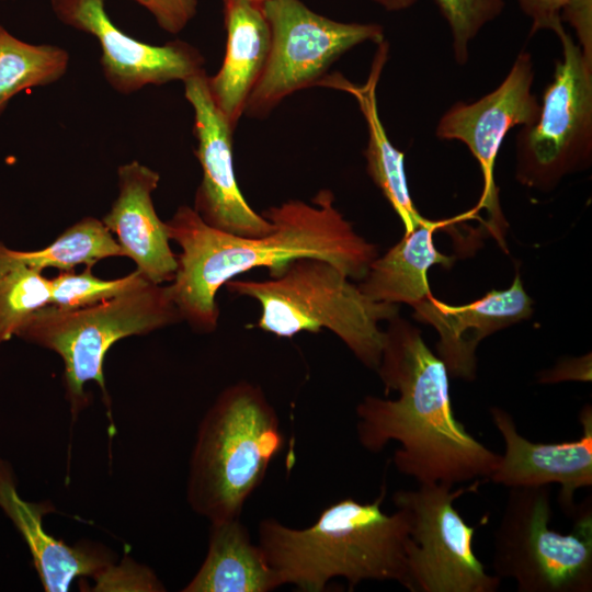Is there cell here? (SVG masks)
<instances>
[{
    "label": "cell",
    "instance_id": "cell-1",
    "mask_svg": "<svg viewBox=\"0 0 592 592\" xmlns=\"http://www.w3.org/2000/svg\"><path fill=\"white\" fill-rule=\"evenodd\" d=\"M334 202L332 191L322 189L310 203L288 200L271 206L262 215L273 229L254 237L215 229L193 207L180 206L166 225L170 240L181 248L168 286L182 320L200 332H213L218 326L220 287L239 274L296 258H319L350 280H363L378 248L355 232Z\"/></svg>",
    "mask_w": 592,
    "mask_h": 592
},
{
    "label": "cell",
    "instance_id": "cell-2",
    "mask_svg": "<svg viewBox=\"0 0 592 592\" xmlns=\"http://www.w3.org/2000/svg\"><path fill=\"white\" fill-rule=\"evenodd\" d=\"M377 373L386 395L366 396L356 407L361 445L380 452L399 442L394 465L418 483L489 480L501 455L473 436L454 415L449 375L443 361L425 344L420 330L398 316L388 320Z\"/></svg>",
    "mask_w": 592,
    "mask_h": 592
},
{
    "label": "cell",
    "instance_id": "cell-3",
    "mask_svg": "<svg viewBox=\"0 0 592 592\" xmlns=\"http://www.w3.org/2000/svg\"><path fill=\"white\" fill-rule=\"evenodd\" d=\"M386 492L384 485L373 502L337 501L305 528L263 520L258 545L281 584L319 592L340 577L350 590L365 580L396 581L407 589L409 514L402 508L384 513Z\"/></svg>",
    "mask_w": 592,
    "mask_h": 592
},
{
    "label": "cell",
    "instance_id": "cell-4",
    "mask_svg": "<svg viewBox=\"0 0 592 592\" xmlns=\"http://www.w3.org/2000/svg\"><path fill=\"white\" fill-rule=\"evenodd\" d=\"M227 289L255 299L257 327L280 338L300 332H333L366 367L377 371L386 332L383 320L398 316V305L376 301L332 263L301 257L269 269L262 281L232 278Z\"/></svg>",
    "mask_w": 592,
    "mask_h": 592
},
{
    "label": "cell",
    "instance_id": "cell-5",
    "mask_svg": "<svg viewBox=\"0 0 592 592\" xmlns=\"http://www.w3.org/2000/svg\"><path fill=\"white\" fill-rule=\"evenodd\" d=\"M283 445L275 410L262 390L227 387L202 420L190 462L187 500L212 523L239 519Z\"/></svg>",
    "mask_w": 592,
    "mask_h": 592
},
{
    "label": "cell",
    "instance_id": "cell-6",
    "mask_svg": "<svg viewBox=\"0 0 592 592\" xmlns=\"http://www.w3.org/2000/svg\"><path fill=\"white\" fill-rule=\"evenodd\" d=\"M181 320L169 286L149 282L84 308L61 310L47 305L29 318L16 337L59 354L64 362L66 397L75 417L88 405L83 388L90 380L99 385L110 409L103 364L115 342Z\"/></svg>",
    "mask_w": 592,
    "mask_h": 592
},
{
    "label": "cell",
    "instance_id": "cell-7",
    "mask_svg": "<svg viewBox=\"0 0 592 592\" xmlns=\"http://www.w3.org/2000/svg\"><path fill=\"white\" fill-rule=\"evenodd\" d=\"M550 486L509 488L493 533L492 567L519 592L592 591V505L585 500L569 533L549 527Z\"/></svg>",
    "mask_w": 592,
    "mask_h": 592
},
{
    "label": "cell",
    "instance_id": "cell-8",
    "mask_svg": "<svg viewBox=\"0 0 592 592\" xmlns=\"http://www.w3.org/2000/svg\"><path fill=\"white\" fill-rule=\"evenodd\" d=\"M556 35L562 57L544 91L537 119L522 126L515 139L516 181L542 192L592 161V61L565 27Z\"/></svg>",
    "mask_w": 592,
    "mask_h": 592
},
{
    "label": "cell",
    "instance_id": "cell-9",
    "mask_svg": "<svg viewBox=\"0 0 592 592\" xmlns=\"http://www.w3.org/2000/svg\"><path fill=\"white\" fill-rule=\"evenodd\" d=\"M271 31L265 67L250 93L244 114L263 118L285 98L317 86L346 52L384 41L376 23L340 22L310 10L300 0L262 4Z\"/></svg>",
    "mask_w": 592,
    "mask_h": 592
},
{
    "label": "cell",
    "instance_id": "cell-10",
    "mask_svg": "<svg viewBox=\"0 0 592 592\" xmlns=\"http://www.w3.org/2000/svg\"><path fill=\"white\" fill-rule=\"evenodd\" d=\"M476 480L454 489L447 483H419L398 490L396 508L409 514L408 588L411 592H496L501 579L489 574L474 550L476 526L465 522L454 501L476 491Z\"/></svg>",
    "mask_w": 592,
    "mask_h": 592
},
{
    "label": "cell",
    "instance_id": "cell-11",
    "mask_svg": "<svg viewBox=\"0 0 592 592\" xmlns=\"http://www.w3.org/2000/svg\"><path fill=\"white\" fill-rule=\"evenodd\" d=\"M534 76L531 54L521 50L493 91L470 103H454L435 129L439 139L465 144L478 161L483 178L478 208L487 210L488 227L501 244L506 221L494 183V162L508 133L517 126L532 125L538 117L540 103L532 92Z\"/></svg>",
    "mask_w": 592,
    "mask_h": 592
},
{
    "label": "cell",
    "instance_id": "cell-12",
    "mask_svg": "<svg viewBox=\"0 0 592 592\" xmlns=\"http://www.w3.org/2000/svg\"><path fill=\"white\" fill-rule=\"evenodd\" d=\"M183 83L194 112L195 155L203 172L194 210L208 226L235 236L270 232L273 224L247 203L239 189L232 153L235 129L213 102L205 70Z\"/></svg>",
    "mask_w": 592,
    "mask_h": 592
},
{
    "label": "cell",
    "instance_id": "cell-13",
    "mask_svg": "<svg viewBox=\"0 0 592 592\" xmlns=\"http://www.w3.org/2000/svg\"><path fill=\"white\" fill-rule=\"evenodd\" d=\"M65 24L89 33L101 46V68L110 86L122 94L141 88L186 79L204 70L200 50L182 41L150 45L116 27L107 16L104 0H50Z\"/></svg>",
    "mask_w": 592,
    "mask_h": 592
},
{
    "label": "cell",
    "instance_id": "cell-14",
    "mask_svg": "<svg viewBox=\"0 0 592 592\" xmlns=\"http://www.w3.org/2000/svg\"><path fill=\"white\" fill-rule=\"evenodd\" d=\"M493 424L504 441V454L489 480L508 488L560 486L558 502L572 517L578 506L574 492L592 486V407L585 403L579 412L582 435L558 443L532 442L522 436L512 415L491 407Z\"/></svg>",
    "mask_w": 592,
    "mask_h": 592
},
{
    "label": "cell",
    "instance_id": "cell-15",
    "mask_svg": "<svg viewBox=\"0 0 592 592\" xmlns=\"http://www.w3.org/2000/svg\"><path fill=\"white\" fill-rule=\"evenodd\" d=\"M413 309L415 320L436 330V355L445 364L448 375L473 380L476 377V350L479 342L527 319L533 312V300L516 273L509 288L492 289L473 303L452 306L431 294L414 305Z\"/></svg>",
    "mask_w": 592,
    "mask_h": 592
},
{
    "label": "cell",
    "instance_id": "cell-16",
    "mask_svg": "<svg viewBox=\"0 0 592 592\" xmlns=\"http://www.w3.org/2000/svg\"><path fill=\"white\" fill-rule=\"evenodd\" d=\"M118 195L102 221L116 235L123 255L130 258L149 282H171L178 270L166 223L158 217L151 194L158 172L132 161L117 170Z\"/></svg>",
    "mask_w": 592,
    "mask_h": 592
},
{
    "label": "cell",
    "instance_id": "cell-17",
    "mask_svg": "<svg viewBox=\"0 0 592 592\" xmlns=\"http://www.w3.org/2000/svg\"><path fill=\"white\" fill-rule=\"evenodd\" d=\"M0 508L24 537L45 591L65 592L78 577H93L114 582L118 569L109 554L88 546H68L45 532L43 516L54 508L49 503H31L20 498L10 465L0 459Z\"/></svg>",
    "mask_w": 592,
    "mask_h": 592
},
{
    "label": "cell",
    "instance_id": "cell-18",
    "mask_svg": "<svg viewBox=\"0 0 592 592\" xmlns=\"http://www.w3.org/2000/svg\"><path fill=\"white\" fill-rule=\"evenodd\" d=\"M227 33L220 69L207 76L213 102L235 129L267 60L271 31L261 3L223 0Z\"/></svg>",
    "mask_w": 592,
    "mask_h": 592
},
{
    "label": "cell",
    "instance_id": "cell-19",
    "mask_svg": "<svg viewBox=\"0 0 592 592\" xmlns=\"http://www.w3.org/2000/svg\"><path fill=\"white\" fill-rule=\"evenodd\" d=\"M377 45L369 76L364 84L356 86L340 73H327L318 86L348 92L356 100L367 126V145L364 151L366 171L400 218L407 234L428 219L420 215L410 196L405 153L391 144L379 117L376 87L387 60L388 43L384 39Z\"/></svg>",
    "mask_w": 592,
    "mask_h": 592
},
{
    "label": "cell",
    "instance_id": "cell-20",
    "mask_svg": "<svg viewBox=\"0 0 592 592\" xmlns=\"http://www.w3.org/2000/svg\"><path fill=\"white\" fill-rule=\"evenodd\" d=\"M239 519L212 523L206 558L184 592H266L281 587Z\"/></svg>",
    "mask_w": 592,
    "mask_h": 592
},
{
    "label": "cell",
    "instance_id": "cell-21",
    "mask_svg": "<svg viewBox=\"0 0 592 592\" xmlns=\"http://www.w3.org/2000/svg\"><path fill=\"white\" fill-rule=\"evenodd\" d=\"M437 223L428 220L369 265L360 289L376 301L414 306L431 295L426 273L432 265L451 267L454 258L441 253L433 242Z\"/></svg>",
    "mask_w": 592,
    "mask_h": 592
},
{
    "label": "cell",
    "instance_id": "cell-22",
    "mask_svg": "<svg viewBox=\"0 0 592 592\" xmlns=\"http://www.w3.org/2000/svg\"><path fill=\"white\" fill-rule=\"evenodd\" d=\"M68 64L66 49L23 42L0 25V114L19 92L59 80Z\"/></svg>",
    "mask_w": 592,
    "mask_h": 592
},
{
    "label": "cell",
    "instance_id": "cell-23",
    "mask_svg": "<svg viewBox=\"0 0 592 592\" xmlns=\"http://www.w3.org/2000/svg\"><path fill=\"white\" fill-rule=\"evenodd\" d=\"M49 300V278L0 242V344L16 335Z\"/></svg>",
    "mask_w": 592,
    "mask_h": 592
},
{
    "label": "cell",
    "instance_id": "cell-24",
    "mask_svg": "<svg viewBox=\"0 0 592 592\" xmlns=\"http://www.w3.org/2000/svg\"><path fill=\"white\" fill-rule=\"evenodd\" d=\"M31 266L43 271L55 267L70 272L79 264L93 266L102 259L124 257L118 242L102 220L84 217L67 228L54 242L42 250L19 251Z\"/></svg>",
    "mask_w": 592,
    "mask_h": 592
},
{
    "label": "cell",
    "instance_id": "cell-25",
    "mask_svg": "<svg viewBox=\"0 0 592 592\" xmlns=\"http://www.w3.org/2000/svg\"><path fill=\"white\" fill-rule=\"evenodd\" d=\"M91 266L79 274L60 272L50 281L49 305L61 310H73L96 305L146 285L149 281L138 271L116 280H102Z\"/></svg>",
    "mask_w": 592,
    "mask_h": 592
},
{
    "label": "cell",
    "instance_id": "cell-26",
    "mask_svg": "<svg viewBox=\"0 0 592 592\" xmlns=\"http://www.w3.org/2000/svg\"><path fill=\"white\" fill-rule=\"evenodd\" d=\"M452 34L453 56L464 66L469 58V44L488 23L504 9V0H434Z\"/></svg>",
    "mask_w": 592,
    "mask_h": 592
},
{
    "label": "cell",
    "instance_id": "cell-27",
    "mask_svg": "<svg viewBox=\"0 0 592 592\" xmlns=\"http://www.w3.org/2000/svg\"><path fill=\"white\" fill-rule=\"evenodd\" d=\"M145 7L159 26L168 33L177 34L196 14L197 0H134Z\"/></svg>",
    "mask_w": 592,
    "mask_h": 592
},
{
    "label": "cell",
    "instance_id": "cell-28",
    "mask_svg": "<svg viewBox=\"0 0 592 592\" xmlns=\"http://www.w3.org/2000/svg\"><path fill=\"white\" fill-rule=\"evenodd\" d=\"M560 16L573 27L584 57L592 61V0H568Z\"/></svg>",
    "mask_w": 592,
    "mask_h": 592
},
{
    "label": "cell",
    "instance_id": "cell-29",
    "mask_svg": "<svg viewBox=\"0 0 592 592\" xmlns=\"http://www.w3.org/2000/svg\"><path fill=\"white\" fill-rule=\"evenodd\" d=\"M521 10L532 21L531 35L540 30L557 34L563 29L561 9L568 0H516Z\"/></svg>",
    "mask_w": 592,
    "mask_h": 592
},
{
    "label": "cell",
    "instance_id": "cell-30",
    "mask_svg": "<svg viewBox=\"0 0 592 592\" xmlns=\"http://www.w3.org/2000/svg\"><path fill=\"white\" fill-rule=\"evenodd\" d=\"M565 380H591V354L559 361L553 368L543 371L538 375L542 384H553Z\"/></svg>",
    "mask_w": 592,
    "mask_h": 592
},
{
    "label": "cell",
    "instance_id": "cell-31",
    "mask_svg": "<svg viewBox=\"0 0 592 592\" xmlns=\"http://www.w3.org/2000/svg\"><path fill=\"white\" fill-rule=\"evenodd\" d=\"M389 12L407 10L414 5L418 0H371Z\"/></svg>",
    "mask_w": 592,
    "mask_h": 592
},
{
    "label": "cell",
    "instance_id": "cell-32",
    "mask_svg": "<svg viewBox=\"0 0 592 592\" xmlns=\"http://www.w3.org/2000/svg\"><path fill=\"white\" fill-rule=\"evenodd\" d=\"M251 1L263 4V3L267 2V1H271V0H251Z\"/></svg>",
    "mask_w": 592,
    "mask_h": 592
}]
</instances>
